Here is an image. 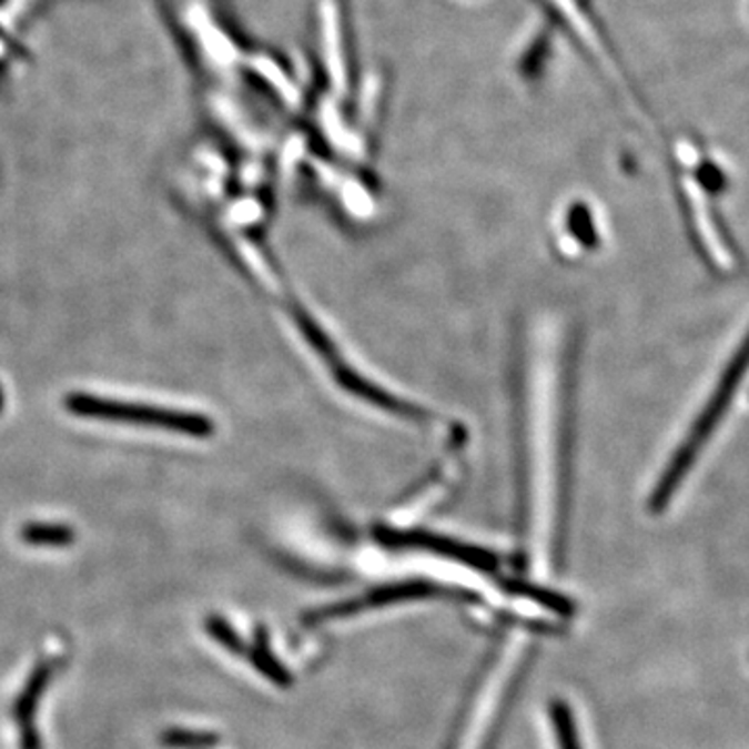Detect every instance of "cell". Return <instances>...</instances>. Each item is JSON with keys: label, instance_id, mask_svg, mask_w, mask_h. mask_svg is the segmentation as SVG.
Wrapping results in <instances>:
<instances>
[{"label": "cell", "instance_id": "cell-1", "mask_svg": "<svg viewBox=\"0 0 749 749\" xmlns=\"http://www.w3.org/2000/svg\"><path fill=\"white\" fill-rule=\"evenodd\" d=\"M749 371V333L746 340L741 342V346L735 352L731 363L722 371L718 385H716L715 394L708 399L706 408L699 413L698 421L694 423L691 432L687 435V439L682 442L681 448L677 449V454L672 456V460L666 466L665 475L660 477V482L656 485L651 498H649V508L654 513H660L668 506L670 498L675 496V492L679 489L682 479L689 475L691 466L696 465L699 454L704 446L708 444V439L712 437L716 427L720 425V421L727 415L731 399L739 385L743 382L746 373Z\"/></svg>", "mask_w": 749, "mask_h": 749}, {"label": "cell", "instance_id": "cell-2", "mask_svg": "<svg viewBox=\"0 0 749 749\" xmlns=\"http://www.w3.org/2000/svg\"><path fill=\"white\" fill-rule=\"evenodd\" d=\"M65 406L73 415L85 418H99L111 423H128V425H144V427H159L169 432L183 433V435H209L211 423L204 416L194 413H182L163 406H149V404H133L121 399L102 398L92 394H69Z\"/></svg>", "mask_w": 749, "mask_h": 749}, {"label": "cell", "instance_id": "cell-3", "mask_svg": "<svg viewBox=\"0 0 749 749\" xmlns=\"http://www.w3.org/2000/svg\"><path fill=\"white\" fill-rule=\"evenodd\" d=\"M63 665L61 658H47L42 662L33 666L28 681L23 685L21 694L17 696L16 704H13V720L19 727V749H42V739L36 729V710L42 694L47 691L49 682L52 681L54 672L59 670V666Z\"/></svg>", "mask_w": 749, "mask_h": 749}, {"label": "cell", "instance_id": "cell-4", "mask_svg": "<svg viewBox=\"0 0 749 749\" xmlns=\"http://www.w3.org/2000/svg\"><path fill=\"white\" fill-rule=\"evenodd\" d=\"M379 539H382L383 544L392 546V548L418 546V548L429 549V551L442 554V556H449L454 560H460V563L473 566V568H479V570H485V573L496 570V558L489 551L470 548V546H465V544H456V541L446 539V537H435V535H429V533L385 532V535H379Z\"/></svg>", "mask_w": 749, "mask_h": 749}, {"label": "cell", "instance_id": "cell-5", "mask_svg": "<svg viewBox=\"0 0 749 749\" xmlns=\"http://www.w3.org/2000/svg\"><path fill=\"white\" fill-rule=\"evenodd\" d=\"M252 666L266 677L269 681L275 682L277 687H290L292 685V675L285 666L275 658V654L271 651L269 646V635L263 629H256L254 635V644L246 649Z\"/></svg>", "mask_w": 749, "mask_h": 749}, {"label": "cell", "instance_id": "cell-6", "mask_svg": "<svg viewBox=\"0 0 749 749\" xmlns=\"http://www.w3.org/2000/svg\"><path fill=\"white\" fill-rule=\"evenodd\" d=\"M435 591H437V587L427 581L394 583V585L377 587L361 599H363L365 608H373V606L396 604V601H404V599L427 598Z\"/></svg>", "mask_w": 749, "mask_h": 749}, {"label": "cell", "instance_id": "cell-7", "mask_svg": "<svg viewBox=\"0 0 749 749\" xmlns=\"http://www.w3.org/2000/svg\"><path fill=\"white\" fill-rule=\"evenodd\" d=\"M21 539L30 546H52L61 548L69 546L75 539V533L71 527L57 525V523H30L21 529Z\"/></svg>", "mask_w": 749, "mask_h": 749}, {"label": "cell", "instance_id": "cell-8", "mask_svg": "<svg viewBox=\"0 0 749 749\" xmlns=\"http://www.w3.org/2000/svg\"><path fill=\"white\" fill-rule=\"evenodd\" d=\"M549 715H551V722H554L556 737H558V748L581 749L577 727H575V720H573V712H570L568 704L560 701V699H554L551 708H549Z\"/></svg>", "mask_w": 749, "mask_h": 749}, {"label": "cell", "instance_id": "cell-9", "mask_svg": "<svg viewBox=\"0 0 749 749\" xmlns=\"http://www.w3.org/2000/svg\"><path fill=\"white\" fill-rule=\"evenodd\" d=\"M161 743L169 749H209L219 743V737L206 731L166 729L161 735Z\"/></svg>", "mask_w": 749, "mask_h": 749}, {"label": "cell", "instance_id": "cell-10", "mask_svg": "<svg viewBox=\"0 0 749 749\" xmlns=\"http://www.w3.org/2000/svg\"><path fill=\"white\" fill-rule=\"evenodd\" d=\"M204 627H206L209 635H211L215 641H219L223 648L227 649V651H232L235 656H246V646H244L242 637L235 632V629H233L232 625H230L225 618L211 615L206 618Z\"/></svg>", "mask_w": 749, "mask_h": 749}, {"label": "cell", "instance_id": "cell-11", "mask_svg": "<svg viewBox=\"0 0 749 749\" xmlns=\"http://www.w3.org/2000/svg\"><path fill=\"white\" fill-rule=\"evenodd\" d=\"M515 591L527 596V598L535 599L537 604L546 606L549 610L558 613V615H570L573 613V606L568 599L554 594V591H548V589H539V587H533V585H515Z\"/></svg>", "mask_w": 749, "mask_h": 749}]
</instances>
